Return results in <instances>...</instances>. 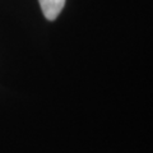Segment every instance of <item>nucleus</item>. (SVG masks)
<instances>
[{"label":"nucleus","mask_w":153,"mask_h":153,"mask_svg":"<svg viewBox=\"0 0 153 153\" xmlns=\"http://www.w3.org/2000/svg\"><path fill=\"white\" fill-rule=\"evenodd\" d=\"M41 10L49 21H55L65 5V0H38Z\"/></svg>","instance_id":"nucleus-1"}]
</instances>
